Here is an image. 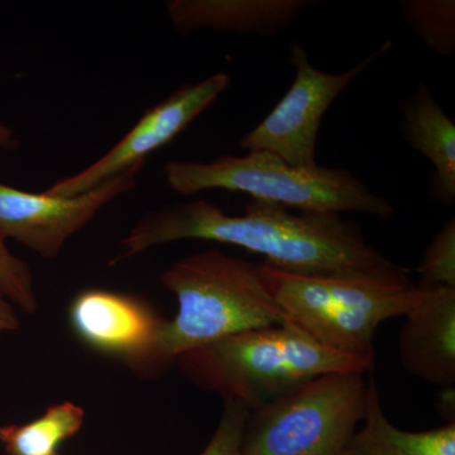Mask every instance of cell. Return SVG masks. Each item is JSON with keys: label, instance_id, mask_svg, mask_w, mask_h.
<instances>
[{"label": "cell", "instance_id": "9a60e30c", "mask_svg": "<svg viewBox=\"0 0 455 455\" xmlns=\"http://www.w3.org/2000/svg\"><path fill=\"white\" fill-rule=\"evenodd\" d=\"M84 419L83 407L66 401L50 406L31 423L0 427V442L8 455H53L60 444L82 429Z\"/></svg>", "mask_w": 455, "mask_h": 455}, {"label": "cell", "instance_id": "ba28073f", "mask_svg": "<svg viewBox=\"0 0 455 455\" xmlns=\"http://www.w3.org/2000/svg\"><path fill=\"white\" fill-rule=\"evenodd\" d=\"M229 86L230 76L227 73L180 86L161 103L148 108L109 151L75 175L59 180L44 193L55 196H82L132 167L145 164L149 155L187 130Z\"/></svg>", "mask_w": 455, "mask_h": 455}, {"label": "cell", "instance_id": "7a4b0ae2", "mask_svg": "<svg viewBox=\"0 0 455 455\" xmlns=\"http://www.w3.org/2000/svg\"><path fill=\"white\" fill-rule=\"evenodd\" d=\"M180 372L203 391L250 411L317 377L372 372L374 364L316 343L287 320L190 350L176 361Z\"/></svg>", "mask_w": 455, "mask_h": 455}, {"label": "cell", "instance_id": "44dd1931", "mask_svg": "<svg viewBox=\"0 0 455 455\" xmlns=\"http://www.w3.org/2000/svg\"><path fill=\"white\" fill-rule=\"evenodd\" d=\"M20 146V140L18 139L16 132L0 122V151H16Z\"/></svg>", "mask_w": 455, "mask_h": 455}, {"label": "cell", "instance_id": "9c48e42d", "mask_svg": "<svg viewBox=\"0 0 455 455\" xmlns=\"http://www.w3.org/2000/svg\"><path fill=\"white\" fill-rule=\"evenodd\" d=\"M145 164L76 196L29 193L0 182V232L44 259H55L71 236L137 187Z\"/></svg>", "mask_w": 455, "mask_h": 455}, {"label": "cell", "instance_id": "d6986e66", "mask_svg": "<svg viewBox=\"0 0 455 455\" xmlns=\"http://www.w3.org/2000/svg\"><path fill=\"white\" fill-rule=\"evenodd\" d=\"M250 412L242 403L224 401L220 424L202 455H241L242 438Z\"/></svg>", "mask_w": 455, "mask_h": 455}, {"label": "cell", "instance_id": "5bb4252c", "mask_svg": "<svg viewBox=\"0 0 455 455\" xmlns=\"http://www.w3.org/2000/svg\"><path fill=\"white\" fill-rule=\"evenodd\" d=\"M362 421L340 455H455V421L416 433L398 429L383 412L373 376L367 382Z\"/></svg>", "mask_w": 455, "mask_h": 455}, {"label": "cell", "instance_id": "4fadbf2b", "mask_svg": "<svg viewBox=\"0 0 455 455\" xmlns=\"http://www.w3.org/2000/svg\"><path fill=\"white\" fill-rule=\"evenodd\" d=\"M403 139L434 166L429 196L434 202L451 206L455 202V124L427 84L398 107Z\"/></svg>", "mask_w": 455, "mask_h": 455}, {"label": "cell", "instance_id": "6da1fadb", "mask_svg": "<svg viewBox=\"0 0 455 455\" xmlns=\"http://www.w3.org/2000/svg\"><path fill=\"white\" fill-rule=\"evenodd\" d=\"M185 239L236 245L262 254L272 267L302 276L414 284L409 269L368 243L355 221L335 214H293L283 205L256 199L245 204L243 215L227 214L202 199L147 212L123 239L122 252L110 265Z\"/></svg>", "mask_w": 455, "mask_h": 455}, {"label": "cell", "instance_id": "ac0fdd59", "mask_svg": "<svg viewBox=\"0 0 455 455\" xmlns=\"http://www.w3.org/2000/svg\"><path fill=\"white\" fill-rule=\"evenodd\" d=\"M0 290L14 307L32 315L38 309L35 276L25 259L11 252L7 238L0 232Z\"/></svg>", "mask_w": 455, "mask_h": 455}, {"label": "cell", "instance_id": "30bf717a", "mask_svg": "<svg viewBox=\"0 0 455 455\" xmlns=\"http://www.w3.org/2000/svg\"><path fill=\"white\" fill-rule=\"evenodd\" d=\"M68 317L84 346L121 359L142 377H160L156 349L166 319L148 302L109 290H84L68 305Z\"/></svg>", "mask_w": 455, "mask_h": 455}, {"label": "cell", "instance_id": "5b68a950", "mask_svg": "<svg viewBox=\"0 0 455 455\" xmlns=\"http://www.w3.org/2000/svg\"><path fill=\"white\" fill-rule=\"evenodd\" d=\"M259 267L263 283L291 324L326 348L372 364L377 328L405 316L423 295L416 284L302 276L267 263Z\"/></svg>", "mask_w": 455, "mask_h": 455}, {"label": "cell", "instance_id": "2e32d148", "mask_svg": "<svg viewBox=\"0 0 455 455\" xmlns=\"http://www.w3.org/2000/svg\"><path fill=\"white\" fill-rule=\"evenodd\" d=\"M401 9L407 25L425 46L439 55L454 56V0H403Z\"/></svg>", "mask_w": 455, "mask_h": 455}, {"label": "cell", "instance_id": "3957f363", "mask_svg": "<svg viewBox=\"0 0 455 455\" xmlns=\"http://www.w3.org/2000/svg\"><path fill=\"white\" fill-rule=\"evenodd\" d=\"M160 283L179 302L178 315L164 320L158 337L160 376L190 350L287 322L263 283L259 265L241 257L218 250L191 254L164 269Z\"/></svg>", "mask_w": 455, "mask_h": 455}, {"label": "cell", "instance_id": "e0dca14e", "mask_svg": "<svg viewBox=\"0 0 455 455\" xmlns=\"http://www.w3.org/2000/svg\"><path fill=\"white\" fill-rule=\"evenodd\" d=\"M420 287H451L455 289V220L445 221L424 251L418 266Z\"/></svg>", "mask_w": 455, "mask_h": 455}, {"label": "cell", "instance_id": "277c9868", "mask_svg": "<svg viewBox=\"0 0 455 455\" xmlns=\"http://www.w3.org/2000/svg\"><path fill=\"white\" fill-rule=\"evenodd\" d=\"M164 173L169 187L182 196L220 188L313 214L355 212L390 220L395 212L390 202L349 171L320 164L293 167L268 152L220 156L212 163L170 161Z\"/></svg>", "mask_w": 455, "mask_h": 455}, {"label": "cell", "instance_id": "ffe728a7", "mask_svg": "<svg viewBox=\"0 0 455 455\" xmlns=\"http://www.w3.org/2000/svg\"><path fill=\"white\" fill-rule=\"evenodd\" d=\"M20 326V322L16 307L0 290V333L16 331Z\"/></svg>", "mask_w": 455, "mask_h": 455}, {"label": "cell", "instance_id": "7c38bea8", "mask_svg": "<svg viewBox=\"0 0 455 455\" xmlns=\"http://www.w3.org/2000/svg\"><path fill=\"white\" fill-rule=\"evenodd\" d=\"M313 4L315 0H169L164 8L181 35L215 31L271 37Z\"/></svg>", "mask_w": 455, "mask_h": 455}, {"label": "cell", "instance_id": "8fae6325", "mask_svg": "<svg viewBox=\"0 0 455 455\" xmlns=\"http://www.w3.org/2000/svg\"><path fill=\"white\" fill-rule=\"evenodd\" d=\"M421 289L420 300L403 316L405 322L398 334V355L412 376L431 385L453 387L455 289Z\"/></svg>", "mask_w": 455, "mask_h": 455}, {"label": "cell", "instance_id": "52a82bcc", "mask_svg": "<svg viewBox=\"0 0 455 455\" xmlns=\"http://www.w3.org/2000/svg\"><path fill=\"white\" fill-rule=\"evenodd\" d=\"M392 47L386 41L379 49L340 74L325 73L311 64L299 42L290 44L289 62L295 79L272 112L241 140L247 152L263 151L293 167L315 166L316 140L323 116L343 90Z\"/></svg>", "mask_w": 455, "mask_h": 455}, {"label": "cell", "instance_id": "7402d4cb", "mask_svg": "<svg viewBox=\"0 0 455 455\" xmlns=\"http://www.w3.org/2000/svg\"><path fill=\"white\" fill-rule=\"evenodd\" d=\"M53 455H59V454L56 453V454H53Z\"/></svg>", "mask_w": 455, "mask_h": 455}, {"label": "cell", "instance_id": "8992f818", "mask_svg": "<svg viewBox=\"0 0 455 455\" xmlns=\"http://www.w3.org/2000/svg\"><path fill=\"white\" fill-rule=\"evenodd\" d=\"M363 374L317 377L250 412L241 455H340L363 420Z\"/></svg>", "mask_w": 455, "mask_h": 455}]
</instances>
